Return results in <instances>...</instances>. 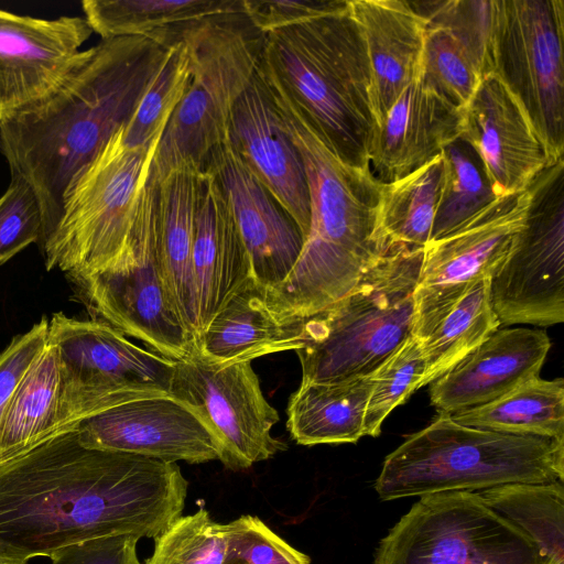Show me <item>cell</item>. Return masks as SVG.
Here are the masks:
<instances>
[{
  "mask_svg": "<svg viewBox=\"0 0 564 564\" xmlns=\"http://www.w3.org/2000/svg\"><path fill=\"white\" fill-rule=\"evenodd\" d=\"M302 324L303 319L280 318L270 308L265 290L251 279L196 337L194 351L220 364L295 351L302 344Z\"/></svg>",
  "mask_w": 564,
  "mask_h": 564,
  "instance_id": "cell-27",
  "label": "cell"
},
{
  "mask_svg": "<svg viewBox=\"0 0 564 564\" xmlns=\"http://www.w3.org/2000/svg\"><path fill=\"white\" fill-rule=\"evenodd\" d=\"M221 564H311V560L282 540L259 518L242 516L226 523V547Z\"/></svg>",
  "mask_w": 564,
  "mask_h": 564,
  "instance_id": "cell-39",
  "label": "cell"
},
{
  "mask_svg": "<svg viewBox=\"0 0 564 564\" xmlns=\"http://www.w3.org/2000/svg\"><path fill=\"white\" fill-rule=\"evenodd\" d=\"M73 299L93 321L102 322L147 344L154 352L181 360L194 350V339L171 307L158 250L156 186L143 185L130 241L109 269L65 273Z\"/></svg>",
  "mask_w": 564,
  "mask_h": 564,
  "instance_id": "cell-10",
  "label": "cell"
},
{
  "mask_svg": "<svg viewBox=\"0 0 564 564\" xmlns=\"http://www.w3.org/2000/svg\"><path fill=\"white\" fill-rule=\"evenodd\" d=\"M226 524L214 521L200 508L181 516L154 538V551L142 564H221Z\"/></svg>",
  "mask_w": 564,
  "mask_h": 564,
  "instance_id": "cell-38",
  "label": "cell"
},
{
  "mask_svg": "<svg viewBox=\"0 0 564 564\" xmlns=\"http://www.w3.org/2000/svg\"><path fill=\"white\" fill-rule=\"evenodd\" d=\"M258 72L337 159L370 170V72L348 4L263 33Z\"/></svg>",
  "mask_w": 564,
  "mask_h": 564,
  "instance_id": "cell-4",
  "label": "cell"
},
{
  "mask_svg": "<svg viewBox=\"0 0 564 564\" xmlns=\"http://www.w3.org/2000/svg\"><path fill=\"white\" fill-rule=\"evenodd\" d=\"M91 33L85 18L41 19L0 9V123L53 90Z\"/></svg>",
  "mask_w": 564,
  "mask_h": 564,
  "instance_id": "cell-18",
  "label": "cell"
},
{
  "mask_svg": "<svg viewBox=\"0 0 564 564\" xmlns=\"http://www.w3.org/2000/svg\"><path fill=\"white\" fill-rule=\"evenodd\" d=\"M348 0H243L245 13L265 33L345 9Z\"/></svg>",
  "mask_w": 564,
  "mask_h": 564,
  "instance_id": "cell-42",
  "label": "cell"
},
{
  "mask_svg": "<svg viewBox=\"0 0 564 564\" xmlns=\"http://www.w3.org/2000/svg\"><path fill=\"white\" fill-rule=\"evenodd\" d=\"M118 131L67 188L59 219L40 248L47 271L94 273L124 253L156 145L129 148Z\"/></svg>",
  "mask_w": 564,
  "mask_h": 564,
  "instance_id": "cell-8",
  "label": "cell"
},
{
  "mask_svg": "<svg viewBox=\"0 0 564 564\" xmlns=\"http://www.w3.org/2000/svg\"><path fill=\"white\" fill-rule=\"evenodd\" d=\"M48 326L50 321L42 316L0 354V425L20 381L45 346Z\"/></svg>",
  "mask_w": 564,
  "mask_h": 564,
  "instance_id": "cell-41",
  "label": "cell"
},
{
  "mask_svg": "<svg viewBox=\"0 0 564 564\" xmlns=\"http://www.w3.org/2000/svg\"><path fill=\"white\" fill-rule=\"evenodd\" d=\"M476 492L529 535L553 564H564L563 481L507 484Z\"/></svg>",
  "mask_w": 564,
  "mask_h": 564,
  "instance_id": "cell-33",
  "label": "cell"
},
{
  "mask_svg": "<svg viewBox=\"0 0 564 564\" xmlns=\"http://www.w3.org/2000/svg\"><path fill=\"white\" fill-rule=\"evenodd\" d=\"M48 337L59 362L57 435L124 402L171 395L175 360L137 346L108 324L57 312Z\"/></svg>",
  "mask_w": 564,
  "mask_h": 564,
  "instance_id": "cell-9",
  "label": "cell"
},
{
  "mask_svg": "<svg viewBox=\"0 0 564 564\" xmlns=\"http://www.w3.org/2000/svg\"><path fill=\"white\" fill-rule=\"evenodd\" d=\"M412 4L426 21L421 77L463 110L491 73L494 0Z\"/></svg>",
  "mask_w": 564,
  "mask_h": 564,
  "instance_id": "cell-21",
  "label": "cell"
},
{
  "mask_svg": "<svg viewBox=\"0 0 564 564\" xmlns=\"http://www.w3.org/2000/svg\"><path fill=\"white\" fill-rule=\"evenodd\" d=\"M202 175L200 169L185 165L172 170L155 185L162 279L171 307L194 343L198 305L192 252Z\"/></svg>",
  "mask_w": 564,
  "mask_h": 564,
  "instance_id": "cell-26",
  "label": "cell"
},
{
  "mask_svg": "<svg viewBox=\"0 0 564 564\" xmlns=\"http://www.w3.org/2000/svg\"><path fill=\"white\" fill-rule=\"evenodd\" d=\"M191 77V57L184 40L170 47L169 54L137 110L122 130L129 148L156 145L182 100Z\"/></svg>",
  "mask_w": 564,
  "mask_h": 564,
  "instance_id": "cell-36",
  "label": "cell"
},
{
  "mask_svg": "<svg viewBox=\"0 0 564 564\" xmlns=\"http://www.w3.org/2000/svg\"><path fill=\"white\" fill-rule=\"evenodd\" d=\"M348 7L366 50L378 127L402 91L422 76L426 21L410 1L349 0Z\"/></svg>",
  "mask_w": 564,
  "mask_h": 564,
  "instance_id": "cell-24",
  "label": "cell"
},
{
  "mask_svg": "<svg viewBox=\"0 0 564 564\" xmlns=\"http://www.w3.org/2000/svg\"><path fill=\"white\" fill-rule=\"evenodd\" d=\"M422 257L423 248L392 247L347 295L302 318L301 382L372 375L413 336Z\"/></svg>",
  "mask_w": 564,
  "mask_h": 564,
  "instance_id": "cell-6",
  "label": "cell"
},
{
  "mask_svg": "<svg viewBox=\"0 0 564 564\" xmlns=\"http://www.w3.org/2000/svg\"><path fill=\"white\" fill-rule=\"evenodd\" d=\"M532 183L519 193L496 198L457 229L423 248L413 292L414 337L424 340L470 288L495 273L525 223Z\"/></svg>",
  "mask_w": 564,
  "mask_h": 564,
  "instance_id": "cell-14",
  "label": "cell"
},
{
  "mask_svg": "<svg viewBox=\"0 0 564 564\" xmlns=\"http://www.w3.org/2000/svg\"><path fill=\"white\" fill-rule=\"evenodd\" d=\"M59 362L48 337L20 381L0 425V462L21 455L57 435Z\"/></svg>",
  "mask_w": 564,
  "mask_h": 564,
  "instance_id": "cell-30",
  "label": "cell"
},
{
  "mask_svg": "<svg viewBox=\"0 0 564 564\" xmlns=\"http://www.w3.org/2000/svg\"><path fill=\"white\" fill-rule=\"evenodd\" d=\"M564 2L494 0L491 73L521 102L555 161L564 152Z\"/></svg>",
  "mask_w": 564,
  "mask_h": 564,
  "instance_id": "cell-12",
  "label": "cell"
},
{
  "mask_svg": "<svg viewBox=\"0 0 564 564\" xmlns=\"http://www.w3.org/2000/svg\"><path fill=\"white\" fill-rule=\"evenodd\" d=\"M451 415L468 426L564 441V380L536 376L491 402Z\"/></svg>",
  "mask_w": 564,
  "mask_h": 564,
  "instance_id": "cell-31",
  "label": "cell"
},
{
  "mask_svg": "<svg viewBox=\"0 0 564 564\" xmlns=\"http://www.w3.org/2000/svg\"><path fill=\"white\" fill-rule=\"evenodd\" d=\"M550 347L543 330L497 329L430 383L431 403L438 413L454 414L491 402L539 376Z\"/></svg>",
  "mask_w": 564,
  "mask_h": 564,
  "instance_id": "cell-22",
  "label": "cell"
},
{
  "mask_svg": "<svg viewBox=\"0 0 564 564\" xmlns=\"http://www.w3.org/2000/svg\"><path fill=\"white\" fill-rule=\"evenodd\" d=\"M138 536L112 535L75 543L50 555L51 564H141Z\"/></svg>",
  "mask_w": 564,
  "mask_h": 564,
  "instance_id": "cell-43",
  "label": "cell"
},
{
  "mask_svg": "<svg viewBox=\"0 0 564 564\" xmlns=\"http://www.w3.org/2000/svg\"><path fill=\"white\" fill-rule=\"evenodd\" d=\"M228 139L247 166L293 217L306 239L311 203L304 163L258 67L234 105Z\"/></svg>",
  "mask_w": 564,
  "mask_h": 564,
  "instance_id": "cell-20",
  "label": "cell"
},
{
  "mask_svg": "<svg viewBox=\"0 0 564 564\" xmlns=\"http://www.w3.org/2000/svg\"><path fill=\"white\" fill-rule=\"evenodd\" d=\"M203 171L221 186L247 248L252 278L265 291L291 273L305 238L293 217L252 173L227 138L208 154Z\"/></svg>",
  "mask_w": 564,
  "mask_h": 564,
  "instance_id": "cell-19",
  "label": "cell"
},
{
  "mask_svg": "<svg viewBox=\"0 0 564 564\" xmlns=\"http://www.w3.org/2000/svg\"><path fill=\"white\" fill-rule=\"evenodd\" d=\"M270 91L304 163L311 224L291 273L275 289L265 291V296L280 318L302 319L347 295L394 246L379 230L381 183L370 170L351 167L337 159L291 107Z\"/></svg>",
  "mask_w": 564,
  "mask_h": 564,
  "instance_id": "cell-3",
  "label": "cell"
},
{
  "mask_svg": "<svg viewBox=\"0 0 564 564\" xmlns=\"http://www.w3.org/2000/svg\"><path fill=\"white\" fill-rule=\"evenodd\" d=\"M460 139L478 155L496 197L512 195L555 161L521 102L494 73L463 109Z\"/></svg>",
  "mask_w": 564,
  "mask_h": 564,
  "instance_id": "cell-17",
  "label": "cell"
},
{
  "mask_svg": "<svg viewBox=\"0 0 564 564\" xmlns=\"http://www.w3.org/2000/svg\"><path fill=\"white\" fill-rule=\"evenodd\" d=\"M441 153L443 181L431 241L447 236L498 198L478 155L463 139L451 142Z\"/></svg>",
  "mask_w": 564,
  "mask_h": 564,
  "instance_id": "cell-35",
  "label": "cell"
},
{
  "mask_svg": "<svg viewBox=\"0 0 564 564\" xmlns=\"http://www.w3.org/2000/svg\"><path fill=\"white\" fill-rule=\"evenodd\" d=\"M443 170L441 153L404 177L381 183L378 225L390 246L424 248L431 241Z\"/></svg>",
  "mask_w": 564,
  "mask_h": 564,
  "instance_id": "cell-32",
  "label": "cell"
},
{
  "mask_svg": "<svg viewBox=\"0 0 564 564\" xmlns=\"http://www.w3.org/2000/svg\"><path fill=\"white\" fill-rule=\"evenodd\" d=\"M373 564H553L476 491L422 496L379 542Z\"/></svg>",
  "mask_w": 564,
  "mask_h": 564,
  "instance_id": "cell-11",
  "label": "cell"
},
{
  "mask_svg": "<svg viewBox=\"0 0 564 564\" xmlns=\"http://www.w3.org/2000/svg\"><path fill=\"white\" fill-rule=\"evenodd\" d=\"M169 51L139 35L101 40L45 97L0 123L11 175L30 184L40 205L39 247L59 219L67 188L128 124Z\"/></svg>",
  "mask_w": 564,
  "mask_h": 564,
  "instance_id": "cell-2",
  "label": "cell"
},
{
  "mask_svg": "<svg viewBox=\"0 0 564 564\" xmlns=\"http://www.w3.org/2000/svg\"><path fill=\"white\" fill-rule=\"evenodd\" d=\"M463 110L422 77L399 96L376 128L369 162L382 184L420 169L460 137Z\"/></svg>",
  "mask_w": 564,
  "mask_h": 564,
  "instance_id": "cell-23",
  "label": "cell"
},
{
  "mask_svg": "<svg viewBox=\"0 0 564 564\" xmlns=\"http://www.w3.org/2000/svg\"><path fill=\"white\" fill-rule=\"evenodd\" d=\"M564 162L532 183L525 223L489 279L500 325L553 326L564 322Z\"/></svg>",
  "mask_w": 564,
  "mask_h": 564,
  "instance_id": "cell-13",
  "label": "cell"
},
{
  "mask_svg": "<svg viewBox=\"0 0 564 564\" xmlns=\"http://www.w3.org/2000/svg\"><path fill=\"white\" fill-rule=\"evenodd\" d=\"M426 371L422 341L410 336L373 373L367 403L365 436H378L390 412L417 389Z\"/></svg>",
  "mask_w": 564,
  "mask_h": 564,
  "instance_id": "cell-37",
  "label": "cell"
},
{
  "mask_svg": "<svg viewBox=\"0 0 564 564\" xmlns=\"http://www.w3.org/2000/svg\"><path fill=\"white\" fill-rule=\"evenodd\" d=\"M176 39L188 47L191 77L156 145L145 181L151 185L181 166L202 170L228 138L234 105L258 67L263 32L240 12L189 22Z\"/></svg>",
  "mask_w": 564,
  "mask_h": 564,
  "instance_id": "cell-7",
  "label": "cell"
},
{
  "mask_svg": "<svg viewBox=\"0 0 564 564\" xmlns=\"http://www.w3.org/2000/svg\"><path fill=\"white\" fill-rule=\"evenodd\" d=\"M489 279L470 288L422 340L426 362L422 387L455 366L499 328L490 303Z\"/></svg>",
  "mask_w": 564,
  "mask_h": 564,
  "instance_id": "cell-34",
  "label": "cell"
},
{
  "mask_svg": "<svg viewBox=\"0 0 564 564\" xmlns=\"http://www.w3.org/2000/svg\"><path fill=\"white\" fill-rule=\"evenodd\" d=\"M42 235V215L37 198L30 184L11 175L6 192L0 197V265Z\"/></svg>",
  "mask_w": 564,
  "mask_h": 564,
  "instance_id": "cell-40",
  "label": "cell"
},
{
  "mask_svg": "<svg viewBox=\"0 0 564 564\" xmlns=\"http://www.w3.org/2000/svg\"><path fill=\"white\" fill-rule=\"evenodd\" d=\"M371 389L372 375L336 382H301L286 408L291 437L305 446L356 443L365 436Z\"/></svg>",
  "mask_w": 564,
  "mask_h": 564,
  "instance_id": "cell-28",
  "label": "cell"
},
{
  "mask_svg": "<svg viewBox=\"0 0 564 564\" xmlns=\"http://www.w3.org/2000/svg\"><path fill=\"white\" fill-rule=\"evenodd\" d=\"M187 488L176 463L58 434L0 462V560L28 564L102 536L154 539L182 516Z\"/></svg>",
  "mask_w": 564,
  "mask_h": 564,
  "instance_id": "cell-1",
  "label": "cell"
},
{
  "mask_svg": "<svg viewBox=\"0 0 564 564\" xmlns=\"http://www.w3.org/2000/svg\"><path fill=\"white\" fill-rule=\"evenodd\" d=\"M82 7L101 40L139 35L167 48L173 35L189 22L245 12L243 0H85Z\"/></svg>",
  "mask_w": 564,
  "mask_h": 564,
  "instance_id": "cell-29",
  "label": "cell"
},
{
  "mask_svg": "<svg viewBox=\"0 0 564 564\" xmlns=\"http://www.w3.org/2000/svg\"><path fill=\"white\" fill-rule=\"evenodd\" d=\"M192 261L198 305V336L227 302L253 279L249 254L229 202L216 178L205 171L202 175Z\"/></svg>",
  "mask_w": 564,
  "mask_h": 564,
  "instance_id": "cell-25",
  "label": "cell"
},
{
  "mask_svg": "<svg viewBox=\"0 0 564 564\" xmlns=\"http://www.w3.org/2000/svg\"><path fill=\"white\" fill-rule=\"evenodd\" d=\"M75 431L78 442L91 449L170 463L199 464L220 457L204 417L172 395L124 402L83 420Z\"/></svg>",
  "mask_w": 564,
  "mask_h": 564,
  "instance_id": "cell-16",
  "label": "cell"
},
{
  "mask_svg": "<svg viewBox=\"0 0 564 564\" xmlns=\"http://www.w3.org/2000/svg\"><path fill=\"white\" fill-rule=\"evenodd\" d=\"M563 480L564 441L468 426L438 413L384 458L375 488L381 500H394Z\"/></svg>",
  "mask_w": 564,
  "mask_h": 564,
  "instance_id": "cell-5",
  "label": "cell"
},
{
  "mask_svg": "<svg viewBox=\"0 0 564 564\" xmlns=\"http://www.w3.org/2000/svg\"><path fill=\"white\" fill-rule=\"evenodd\" d=\"M171 395L207 422L231 470L251 467L285 449L272 436L280 416L264 398L251 361L214 362L193 350L175 360Z\"/></svg>",
  "mask_w": 564,
  "mask_h": 564,
  "instance_id": "cell-15",
  "label": "cell"
},
{
  "mask_svg": "<svg viewBox=\"0 0 564 564\" xmlns=\"http://www.w3.org/2000/svg\"><path fill=\"white\" fill-rule=\"evenodd\" d=\"M0 564H8V563H6L4 561L0 560Z\"/></svg>",
  "mask_w": 564,
  "mask_h": 564,
  "instance_id": "cell-44",
  "label": "cell"
}]
</instances>
